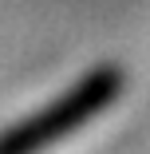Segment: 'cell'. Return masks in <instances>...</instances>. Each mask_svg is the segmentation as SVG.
Wrapping results in <instances>:
<instances>
[{"label": "cell", "mask_w": 150, "mask_h": 154, "mask_svg": "<svg viewBox=\"0 0 150 154\" xmlns=\"http://www.w3.org/2000/svg\"><path fill=\"white\" fill-rule=\"evenodd\" d=\"M118 91H123V75L115 67H99L87 79H79L63 99H55L47 111L32 115L28 122H20L16 131L0 134V150H12V154H24V150H36V146H47L55 138H63L71 131H79L87 119H95L99 111H107Z\"/></svg>", "instance_id": "1"}]
</instances>
